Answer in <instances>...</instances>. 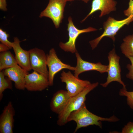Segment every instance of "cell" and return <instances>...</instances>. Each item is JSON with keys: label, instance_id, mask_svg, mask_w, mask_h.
Masks as SVG:
<instances>
[{"label": "cell", "instance_id": "6da1fadb", "mask_svg": "<svg viewBox=\"0 0 133 133\" xmlns=\"http://www.w3.org/2000/svg\"><path fill=\"white\" fill-rule=\"evenodd\" d=\"M119 119L115 116L109 118H105L98 116L89 111L87 109L85 103L79 109L73 111L68 117L67 122L73 121L77 124L74 133L79 129L90 125H96L100 128H102L101 121L115 122Z\"/></svg>", "mask_w": 133, "mask_h": 133}, {"label": "cell", "instance_id": "7a4b0ae2", "mask_svg": "<svg viewBox=\"0 0 133 133\" xmlns=\"http://www.w3.org/2000/svg\"><path fill=\"white\" fill-rule=\"evenodd\" d=\"M99 84L98 82L91 83L79 93L71 97L64 110L58 115V125L63 126L67 123V119L70 113L79 109L85 103L87 95L97 86Z\"/></svg>", "mask_w": 133, "mask_h": 133}, {"label": "cell", "instance_id": "3957f363", "mask_svg": "<svg viewBox=\"0 0 133 133\" xmlns=\"http://www.w3.org/2000/svg\"><path fill=\"white\" fill-rule=\"evenodd\" d=\"M133 16L131 15L121 20H117L113 17H109L103 24L104 31L99 37L90 41L89 43L92 50L97 46L101 39L104 37H107L111 38L114 42L115 37L118 31L125 25H128L132 21Z\"/></svg>", "mask_w": 133, "mask_h": 133}, {"label": "cell", "instance_id": "277c9868", "mask_svg": "<svg viewBox=\"0 0 133 133\" xmlns=\"http://www.w3.org/2000/svg\"><path fill=\"white\" fill-rule=\"evenodd\" d=\"M66 0H49L45 9L42 11L39 17H47L52 20L55 27L58 28L63 18L64 8Z\"/></svg>", "mask_w": 133, "mask_h": 133}, {"label": "cell", "instance_id": "5b68a950", "mask_svg": "<svg viewBox=\"0 0 133 133\" xmlns=\"http://www.w3.org/2000/svg\"><path fill=\"white\" fill-rule=\"evenodd\" d=\"M109 64L108 65V76L107 81L100 85L105 87L111 83L116 81L126 88V85L121 79V69L119 64V56L116 53L114 48L108 53V56Z\"/></svg>", "mask_w": 133, "mask_h": 133}, {"label": "cell", "instance_id": "8992f818", "mask_svg": "<svg viewBox=\"0 0 133 133\" xmlns=\"http://www.w3.org/2000/svg\"><path fill=\"white\" fill-rule=\"evenodd\" d=\"M61 74V81L66 84V91L71 97L78 94L91 83L89 81L76 77L70 71H63Z\"/></svg>", "mask_w": 133, "mask_h": 133}, {"label": "cell", "instance_id": "52a82bcc", "mask_svg": "<svg viewBox=\"0 0 133 133\" xmlns=\"http://www.w3.org/2000/svg\"><path fill=\"white\" fill-rule=\"evenodd\" d=\"M68 22L67 30L68 32V40L65 43L61 42L59 45L61 49L64 51L73 53L77 51L75 46V42L79 36L82 33L95 31L97 30L91 27L82 30L79 29L74 24L71 17H68Z\"/></svg>", "mask_w": 133, "mask_h": 133}, {"label": "cell", "instance_id": "ba28073f", "mask_svg": "<svg viewBox=\"0 0 133 133\" xmlns=\"http://www.w3.org/2000/svg\"><path fill=\"white\" fill-rule=\"evenodd\" d=\"M46 63L49 68L48 80L50 86L53 84L55 74L63 69H67L74 71L75 67L63 62L58 57L55 49H51L49 53L47 54Z\"/></svg>", "mask_w": 133, "mask_h": 133}, {"label": "cell", "instance_id": "9c48e42d", "mask_svg": "<svg viewBox=\"0 0 133 133\" xmlns=\"http://www.w3.org/2000/svg\"><path fill=\"white\" fill-rule=\"evenodd\" d=\"M32 69L48 78L49 72L46 63L47 55L43 50L35 48L29 50Z\"/></svg>", "mask_w": 133, "mask_h": 133}, {"label": "cell", "instance_id": "30bf717a", "mask_svg": "<svg viewBox=\"0 0 133 133\" xmlns=\"http://www.w3.org/2000/svg\"><path fill=\"white\" fill-rule=\"evenodd\" d=\"M49 86L48 78L33 71L25 76V88L30 91H41Z\"/></svg>", "mask_w": 133, "mask_h": 133}, {"label": "cell", "instance_id": "8fae6325", "mask_svg": "<svg viewBox=\"0 0 133 133\" xmlns=\"http://www.w3.org/2000/svg\"><path fill=\"white\" fill-rule=\"evenodd\" d=\"M77 59V65L74 71V75L79 78V76L84 72L95 70L102 73L107 72L108 65H102L100 62L94 63L89 62L83 60L77 51L75 53Z\"/></svg>", "mask_w": 133, "mask_h": 133}, {"label": "cell", "instance_id": "7c38bea8", "mask_svg": "<svg viewBox=\"0 0 133 133\" xmlns=\"http://www.w3.org/2000/svg\"><path fill=\"white\" fill-rule=\"evenodd\" d=\"M15 111L11 101L5 106L0 116V133H13Z\"/></svg>", "mask_w": 133, "mask_h": 133}, {"label": "cell", "instance_id": "4fadbf2b", "mask_svg": "<svg viewBox=\"0 0 133 133\" xmlns=\"http://www.w3.org/2000/svg\"><path fill=\"white\" fill-rule=\"evenodd\" d=\"M5 75L14 83L15 88L24 90L25 89V76L28 72L22 68L18 64L7 68L4 70Z\"/></svg>", "mask_w": 133, "mask_h": 133}, {"label": "cell", "instance_id": "5bb4252c", "mask_svg": "<svg viewBox=\"0 0 133 133\" xmlns=\"http://www.w3.org/2000/svg\"><path fill=\"white\" fill-rule=\"evenodd\" d=\"M117 2L114 0H93L90 12L82 21H84L89 16L98 11H100L99 17H101L116 10Z\"/></svg>", "mask_w": 133, "mask_h": 133}, {"label": "cell", "instance_id": "9a60e30c", "mask_svg": "<svg viewBox=\"0 0 133 133\" xmlns=\"http://www.w3.org/2000/svg\"><path fill=\"white\" fill-rule=\"evenodd\" d=\"M14 40L12 48L15 54V57L17 64L22 68L28 72L32 69L29 51L24 50L21 48L20 45V41L17 37H14Z\"/></svg>", "mask_w": 133, "mask_h": 133}, {"label": "cell", "instance_id": "2e32d148", "mask_svg": "<svg viewBox=\"0 0 133 133\" xmlns=\"http://www.w3.org/2000/svg\"><path fill=\"white\" fill-rule=\"evenodd\" d=\"M71 97L66 90H61L57 91L53 95L50 102L51 110L58 115L61 114Z\"/></svg>", "mask_w": 133, "mask_h": 133}, {"label": "cell", "instance_id": "e0dca14e", "mask_svg": "<svg viewBox=\"0 0 133 133\" xmlns=\"http://www.w3.org/2000/svg\"><path fill=\"white\" fill-rule=\"evenodd\" d=\"M17 64L15 57L9 50L0 53V71Z\"/></svg>", "mask_w": 133, "mask_h": 133}, {"label": "cell", "instance_id": "ac0fdd59", "mask_svg": "<svg viewBox=\"0 0 133 133\" xmlns=\"http://www.w3.org/2000/svg\"><path fill=\"white\" fill-rule=\"evenodd\" d=\"M123 41L120 46L122 53L126 57H133V34L126 37L123 39Z\"/></svg>", "mask_w": 133, "mask_h": 133}, {"label": "cell", "instance_id": "d6986e66", "mask_svg": "<svg viewBox=\"0 0 133 133\" xmlns=\"http://www.w3.org/2000/svg\"><path fill=\"white\" fill-rule=\"evenodd\" d=\"M11 80L8 77L6 76L4 73V70L0 72V100L2 99L3 93L7 89H12L13 86Z\"/></svg>", "mask_w": 133, "mask_h": 133}, {"label": "cell", "instance_id": "ffe728a7", "mask_svg": "<svg viewBox=\"0 0 133 133\" xmlns=\"http://www.w3.org/2000/svg\"><path fill=\"white\" fill-rule=\"evenodd\" d=\"M119 95L127 97V101L128 105L132 109H133V91H128L126 88L123 87L120 89Z\"/></svg>", "mask_w": 133, "mask_h": 133}, {"label": "cell", "instance_id": "44dd1931", "mask_svg": "<svg viewBox=\"0 0 133 133\" xmlns=\"http://www.w3.org/2000/svg\"><path fill=\"white\" fill-rule=\"evenodd\" d=\"M9 34L1 29H0V41L2 43L8 46L10 49L12 48L13 42H10L8 40Z\"/></svg>", "mask_w": 133, "mask_h": 133}, {"label": "cell", "instance_id": "7402d4cb", "mask_svg": "<svg viewBox=\"0 0 133 133\" xmlns=\"http://www.w3.org/2000/svg\"><path fill=\"white\" fill-rule=\"evenodd\" d=\"M126 57L129 59L131 64H128L127 65L126 67L129 71L127 74L126 77L127 78L133 80V57L128 56Z\"/></svg>", "mask_w": 133, "mask_h": 133}, {"label": "cell", "instance_id": "603a6c76", "mask_svg": "<svg viewBox=\"0 0 133 133\" xmlns=\"http://www.w3.org/2000/svg\"><path fill=\"white\" fill-rule=\"evenodd\" d=\"M129 5L127 9L124 11V13L127 17L132 15V21L133 22V0H129Z\"/></svg>", "mask_w": 133, "mask_h": 133}, {"label": "cell", "instance_id": "cb8c5ba5", "mask_svg": "<svg viewBox=\"0 0 133 133\" xmlns=\"http://www.w3.org/2000/svg\"><path fill=\"white\" fill-rule=\"evenodd\" d=\"M122 133H133V122H128L122 129Z\"/></svg>", "mask_w": 133, "mask_h": 133}, {"label": "cell", "instance_id": "d4e9b609", "mask_svg": "<svg viewBox=\"0 0 133 133\" xmlns=\"http://www.w3.org/2000/svg\"><path fill=\"white\" fill-rule=\"evenodd\" d=\"M7 4L6 0H0V9L4 11H6Z\"/></svg>", "mask_w": 133, "mask_h": 133}, {"label": "cell", "instance_id": "484cf974", "mask_svg": "<svg viewBox=\"0 0 133 133\" xmlns=\"http://www.w3.org/2000/svg\"><path fill=\"white\" fill-rule=\"evenodd\" d=\"M9 47L6 45L2 43L0 44V52H3L9 50Z\"/></svg>", "mask_w": 133, "mask_h": 133}, {"label": "cell", "instance_id": "4316f807", "mask_svg": "<svg viewBox=\"0 0 133 133\" xmlns=\"http://www.w3.org/2000/svg\"><path fill=\"white\" fill-rule=\"evenodd\" d=\"M67 1H73L75 0H66ZM81 0L82 1L86 3H88L89 1H90V0Z\"/></svg>", "mask_w": 133, "mask_h": 133}]
</instances>
